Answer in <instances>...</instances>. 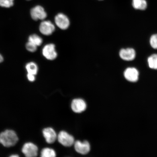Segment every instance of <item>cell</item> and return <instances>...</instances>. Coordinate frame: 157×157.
I'll list each match as a JSON object with an SVG mask.
<instances>
[{
	"label": "cell",
	"mask_w": 157,
	"mask_h": 157,
	"mask_svg": "<svg viewBox=\"0 0 157 157\" xmlns=\"http://www.w3.org/2000/svg\"><path fill=\"white\" fill-rule=\"evenodd\" d=\"M150 42L152 48L157 49V34L152 35L150 39Z\"/></svg>",
	"instance_id": "cell-20"
},
{
	"label": "cell",
	"mask_w": 157,
	"mask_h": 157,
	"mask_svg": "<svg viewBox=\"0 0 157 157\" xmlns=\"http://www.w3.org/2000/svg\"><path fill=\"white\" fill-rule=\"evenodd\" d=\"M43 56L47 59L52 60L57 57L58 54L56 52V46L54 44H47L42 49Z\"/></svg>",
	"instance_id": "cell-2"
},
{
	"label": "cell",
	"mask_w": 157,
	"mask_h": 157,
	"mask_svg": "<svg viewBox=\"0 0 157 157\" xmlns=\"http://www.w3.org/2000/svg\"><path fill=\"white\" fill-rule=\"evenodd\" d=\"M74 148L76 152L82 155H86L90 152V146L87 141L83 142L80 141H76L75 142Z\"/></svg>",
	"instance_id": "cell-8"
},
{
	"label": "cell",
	"mask_w": 157,
	"mask_h": 157,
	"mask_svg": "<svg viewBox=\"0 0 157 157\" xmlns=\"http://www.w3.org/2000/svg\"><path fill=\"white\" fill-rule=\"evenodd\" d=\"M3 61V58L2 55L0 54V63L2 62Z\"/></svg>",
	"instance_id": "cell-22"
},
{
	"label": "cell",
	"mask_w": 157,
	"mask_h": 157,
	"mask_svg": "<svg viewBox=\"0 0 157 157\" xmlns=\"http://www.w3.org/2000/svg\"><path fill=\"white\" fill-rule=\"evenodd\" d=\"M57 138L59 142L64 146L70 147L74 144L73 136L64 131H61L59 133Z\"/></svg>",
	"instance_id": "cell-3"
},
{
	"label": "cell",
	"mask_w": 157,
	"mask_h": 157,
	"mask_svg": "<svg viewBox=\"0 0 157 157\" xmlns=\"http://www.w3.org/2000/svg\"><path fill=\"white\" fill-rule=\"evenodd\" d=\"M30 14L31 17L34 21L44 20L47 17V13L44 7L40 6H37L31 9Z\"/></svg>",
	"instance_id": "cell-5"
},
{
	"label": "cell",
	"mask_w": 157,
	"mask_h": 157,
	"mask_svg": "<svg viewBox=\"0 0 157 157\" xmlns=\"http://www.w3.org/2000/svg\"><path fill=\"white\" fill-rule=\"evenodd\" d=\"M37 47L38 46H37L36 45L33 44L32 43L29 42V41L27 43L26 46H25V48H26L27 50L29 52H36L37 49Z\"/></svg>",
	"instance_id": "cell-19"
},
{
	"label": "cell",
	"mask_w": 157,
	"mask_h": 157,
	"mask_svg": "<svg viewBox=\"0 0 157 157\" xmlns=\"http://www.w3.org/2000/svg\"><path fill=\"white\" fill-rule=\"evenodd\" d=\"M71 107L74 112L80 113L85 110L87 108V105L83 100L81 99H76L72 101Z\"/></svg>",
	"instance_id": "cell-9"
},
{
	"label": "cell",
	"mask_w": 157,
	"mask_h": 157,
	"mask_svg": "<svg viewBox=\"0 0 157 157\" xmlns=\"http://www.w3.org/2000/svg\"><path fill=\"white\" fill-rule=\"evenodd\" d=\"M14 0H0V6L1 7L9 8L13 5Z\"/></svg>",
	"instance_id": "cell-18"
},
{
	"label": "cell",
	"mask_w": 157,
	"mask_h": 157,
	"mask_svg": "<svg viewBox=\"0 0 157 157\" xmlns=\"http://www.w3.org/2000/svg\"><path fill=\"white\" fill-rule=\"evenodd\" d=\"M25 68L29 74L36 75L38 73V67L36 64L34 62H30L27 63L25 66Z\"/></svg>",
	"instance_id": "cell-14"
},
{
	"label": "cell",
	"mask_w": 157,
	"mask_h": 157,
	"mask_svg": "<svg viewBox=\"0 0 157 157\" xmlns=\"http://www.w3.org/2000/svg\"><path fill=\"white\" fill-rule=\"evenodd\" d=\"M99 1H102V0H99Z\"/></svg>",
	"instance_id": "cell-24"
},
{
	"label": "cell",
	"mask_w": 157,
	"mask_h": 157,
	"mask_svg": "<svg viewBox=\"0 0 157 157\" xmlns=\"http://www.w3.org/2000/svg\"><path fill=\"white\" fill-rule=\"evenodd\" d=\"M124 75L125 78L129 82H136L138 79L139 72L135 68H128L125 70Z\"/></svg>",
	"instance_id": "cell-11"
},
{
	"label": "cell",
	"mask_w": 157,
	"mask_h": 157,
	"mask_svg": "<svg viewBox=\"0 0 157 157\" xmlns=\"http://www.w3.org/2000/svg\"><path fill=\"white\" fill-rule=\"evenodd\" d=\"M43 134L46 142L52 144L56 141L57 136L54 129L52 128H47L43 131Z\"/></svg>",
	"instance_id": "cell-12"
},
{
	"label": "cell",
	"mask_w": 157,
	"mask_h": 157,
	"mask_svg": "<svg viewBox=\"0 0 157 157\" xmlns=\"http://www.w3.org/2000/svg\"><path fill=\"white\" fill-rule=\"evenodd\" d=\"M41 156L42 157H55L56 156V154L53 149L46 148L43 149L41 152Z\"/></svg>",
	"instance_id": "cell-17"
},
{
	"label": "cell",
	"mask_w": 157,
	"mask_h": 157,
	"mask_svg": "<svg viewBox=\"0 0 157 157\" xmlns=\"http://www.w3.org/2000/svg\"><path fill=\"white\" fill-rule=\"evenodd\" d=\"M56 25L60 29L65 30L68 29L70 25V20L66 15L59 13L55 17Z\"/></svg>",
	"instance_id": "cell-4"
},
{
	"label": "cell",
	"mask_w": 157,
	"mask_h": 157,
	"mask_svg": "<svg viewBox=\"0 0 157 157\" xmlns=\"http://www.w3.org/2000/svg\"><path fill=\"white\" fill-rule=\"evenodd\" d=\"M35 75L30 74H27V78L29 81L33 82L35 81Z\"/></svg>",
	"instance_id": "cell-21"
},
{
	"label": "cell",
	"mask_w": 157,
	"mask_h": 157,
	"mask_svg": "<svg viewBox=\"0 0 157 157\" xmlns=\"http://www.w3.org/2000/svg\"><path fill=\"white\" fill-rule=\"evenodd\" d=\"M11 157H18L19 156L18 155H11L10 156Z\"/></svg>",
	"instance_id": "cell-23"
},
{
	"label": "cell",
	"mask_w": 157,
	"mask_h": 157,
	"mask_svg": "<svg viewBox=\"0 0 157 157\" xmlns=\"http://www.w3.org/2000/svg\"><path fill=\"white\" fill-rule=\"evenodd\" d=\"M147 61L150 68L157 70V54H154L149 57Z\"/></svg>",
	"instance_id": "cell-16"
},
{
	"label": "cell",
	"mask_w": 157,
	"mask_h": 157,
	"mask_svg": "<svg viewBox=\"0 0 157 157\" xmlns=\"http://www.w3.org/2000/svg\"><path fill=\"white\" fill-rule=\"evenodd\" d=\"M132 6L135 9L144 10L147 7L146 0H132Z\"/></svg>",
	"instance_id": "cell-13"
},
{
	"label": "cell",
	"mask_w": 157,
	"mask_h": 157,
	"mask_svg": "<svg viewBox=\"0 0 157 157\" xmlns=\"http://www.w3.org/2000/svg\"><path fill=\"white\" fill-rule=\"evenodd\" d=\"M18 141L17 133L13 130L8 129L0 134V143L5 147L14 146Z\"/></svg>",
	"instance_id": "cell-1"
},
{
	"label": "cell",
	"mask_w": 157,
	"mask_h": 157,
	"mask_svg": "<svg viewBox=\"0 0 157 157\" xmlns=\"http://www.w3.org/2000/svg\"><path fill=\"white\" fill-rule=\"evenodd\" d=\"M39 29L42 34L49 36L54 32L55 26L50 21H44L40 23Z\"/></svg>",
	"instance_id": "cell-7"
},
{
	"label": "cell",
	"mask_w": 157,
	"mask_h": 157,
	"mask_svg": "<svg viewBox=\"0 0 157 157\" xmlns=\"http://www.w3.org/2000/svg\"><path fill=\"white\" fill-rule=\"evenodd\" d=\"M22 152L26 157H36L38 155V148L34 143H27L23 146Z\"/></svg>",
	"instance_id": "cell-6"
},
{
	"label": "cell",
	"mask_w": 157,
	"mask_h": 157,
	"mask_svg": "<svg viewBox=\"0 0 157 157\" xmlns=\"http://www.w3.org/2000/svg\"><path fill=\"white\" fill-rule=\"evenodd\" d=\"M119 56L123 60L129 61L134 59L136 57V52L132 48H123L120 51Z\"/></svg>",
	"instance_id": "cell-10"
},
{
	"label": "cell",
	"mask_w": 157,
	"mask_h": 157,
	"mask_svg": "<svg viewBox=\"0 0 157 157\" xmlns=\"http://www.w3.org/2000/svg\"><path fill=\"white\" fill-rule=\"evenodd\" d=\"M28 41L33 43L38 47L40 46L42 44L43 39L39 35L34 34L29 36Z\"/></svg>",
	"instance_id": "cell-15"
}]
</instances>
